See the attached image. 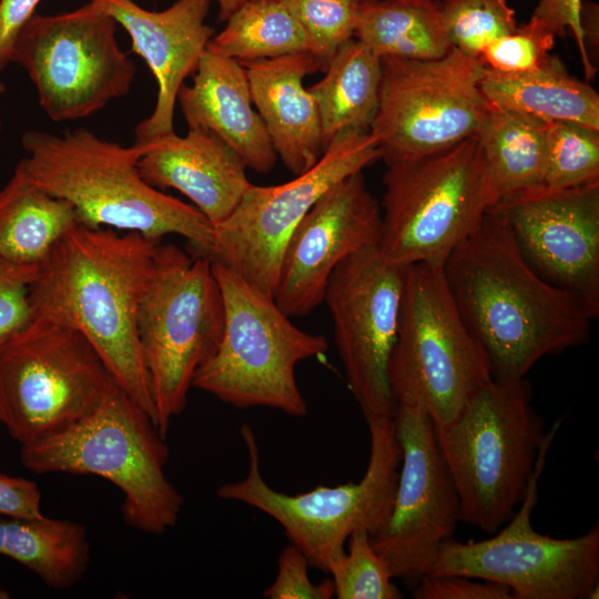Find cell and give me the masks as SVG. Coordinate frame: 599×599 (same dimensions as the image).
<instances>
[{
    "instance_id": "6da1fadb",
    "label": "cell",
    "mask_w": 599,
    "mask_h": 599,
    "mask_svg": "<svg viewBox=\"0 0 599 599\" xmlns=\"http://www.w3.org/2000/svg\"><path fill=\"white\" fill-rule=\"evenodd\" d=\"M444 273L494 378H525L540 358L588 341L595 318L587 307L532 268L493 211L448 256Z\"/></svg>"
},
{
    "instance_id": "7a4b0ae2",
    "label": "cell",
    "mask_w": 599,
    "mask_h": 599,
    "mask_svg": "<svg viewBox=\"0 0 599 599\" xmlns=\"http://www.w3.org/2000/svg\"><path fill=\"white\" fill-rule=\"evenodd\" d=\"M159 243L136 232L119 234L78 222L40 265L30 287L33 317L81 333L114 382L154 424L138 315Z\"/></svg>"
},
{
    "instance_id": "3957f363",
    "label": "cell",
    "mask_w": 599,
    "mask_h": 599,
    "mask_svg": "<svg viewBox=\"0 0 599 599\" xmlns=\"http://www.w3.org/2000/svg\"><path fill=\"white\" fill-rule=\"evenodd\" d=\"M30 179L69 202L78 222L93 229L136 232L154 242L185 237L210 260L214 225L196 209L149 184L139 170L150 143L124 146L85 128L63 134L29 130L21 136Z\"/></svg>"
},
{
    "instance_id": "277c9868",
    "label": "cell",
    "mask_w": 599,
    "mask_h": 599,
    "mask_svg": "<svg viewBox=\"0 0 599 599\" xmlns=\"http://www.w3.org/2000/svg\"><path fill=\"white\" fill-rule=\"evenodd\" d=\"M169 447L148 413L112 379L95 408L68 429L21 446L34 474L95 475L123 494L124 522L162 535L179 520L184 498L164 473Z\"/></svg>"
},
{
    "instance_id": "5b68a950",
    "label": "cell",
    "mask_w": 599,
    "mask_h": 599,
    "mask_svg": "<svg viewBox=\"0 0 599 599\" xmlns=\"http://www.w3.org/2000/svg\"><path fill=\"white\" fill-rule=\"evenodd\" d=\"M525 378H494L435 438L457 493L460 521L487 534L524 500L545 439Z\"/></svg>"
},
{
    "instance_id": "8992f818",
    "label": "cell",
    "mask_w": 599,
    "mask_h": 599,
    "mask_svg": "<svg viewBox=\"0 0 599 599\" xmlns=\"http://www.w3.org/2000/svg\"><path fill=\"white\" fill-rule=\"evenodd\" d=\"M224 303V327L214 354L196 370L192 387L236 408L267 407L290 416L307 413L295 378L304 359L324 356L323 335L296 327L273 297L226 266L212 262Z\"/></svg>"
},
{
    "instance_id": "52a82bcc",
    "label": "cell",
    "mask_w": 599,
    "mask_h": 599,
    "mask_svg": "<svg viewBox=\"0 0 599 599\" xmlns=\"http://www.w3.org/2000/svg\"><path fill=\"white\" fill-rule=\"evenodd\" d=\"M369 458L358 483L317 486L287 495L272 488L263 478L256 436L250 425L241 427L248 453L244 478L219 487L221 499L235 500L261 510L284 529L291 544L307 558L311 567L328 572L344 551L353 531L364 528L369 536L386 524L395 497L402 448L393 417H369Z\"/></svg>"
},
{
    "instance_id": "ba28073f",
    "label": "cell",
    "mask_w": 599,
    "mask_h": 599,
    "mask_svg": "<svg viewBox=\"0 0 599 599\" xmlns=\"http://www.w3.org/2000/svg\"><path fill=\"white\" fill-rule=\"evenodd\" d=\"M491 379L486 354L450 294L444 264L407 266L388 364L396 406L422 409L435 426L444 425Z\"/></svg>"
},
{
    "instance_id": "9c48e42d",
    "label": "cell",
    "mask_w": 599,
    "mask_h": 599,
    "mask_svg": "<svg viewBox=\"0 0 599 599\" xmlns=\"http://www.w3.org/2000/svg\"><path fill=\"white\" fill-rule=\"evenodd\" d=\"M386 166L377 248L389 264H444L493 206L476 136Z\"/></svg>"
},
{
    "instance_id": "30bf717a",
    "label": "cell",
    "mask_w": 599,
    "mask_h": 599,
    "mask_svg": "<svg viewBox=\"0 0 599 599\" xmlns=\"http://www.w3.org/2000/svg\"><path fill=\"white\" fill-rule=\"evenodd\" d=\"M224 303L205 256L191 258L173 244L156 245L151 278L141 300L138 335L164 438L185 408L193 377L216 351Z\"/></svg>"
},
{
    "instance_id": "8fae6325",
    "label": "cell",
    "mask_w": 599,
    "mask_h": 599,
    "mask_svg": "<svg viewBox=\"0 0 599 599\" xmlns=\"http://www.w3.org/2000/svg\"><path fill=\"white\" fill-rule=\"evenodd\" d=\"M113 378L78 331L33 319L0 349V423L21 446L91 413Z\"/></svg>"
},
{
    "instance_id": "7c38bea8",
    "label": "cell",
    "mask_w": 599,
    "mask_h": 599,
    "mask_svg": "<svg viewBox=\"0 0 599 599\" xmlns=\"http://www.w3.org/2000/svg\"><path fill=\"white\" fill-rule=\"evenodd\" d=\"M559 425L557 420L546 433L524 500L507 525L485 540H445L426 575L499 582L510 588L512 599L596 598L599 525L579 537L565 539L541 535L531 525L539 478Z\"/></svg>"
},
{
    "instance_id": "4fadbf2b",
    "label": "cell",
    "mask_w": 599,
    "mask_h": 599,
    "mask_svg": "<svg viewBox=\"0 0 599 599\" xmlns=\"http://www.w3.org/2000/svg\"><path fill=\"white\" fill-rule=\"evenodd\" d=\"M116 21L95 3L34 14L20 31L12 63L32 81L54 122L90 116L130 93L136 68L116 41Z\"/></svg>"
},
{
    "instance_id": "5bb4252c",
    "label": "cell",
    "mask_w": 599,
    "mask_h": 599,
    "mask_svg": "<svg viewBox=\"0 0 599 599\" xmlns=\"http://www.w3.org/2000/svg\"><path fill=\"white\" fill-rule=\"evenodd\" d=\"M369 129L385 163L423 156L475 136L488 110L486 67L455 48L432 60L382 57Z\"/></svg>"
},
{
    "instance_id": "9a60e30c",
    "label": "cell",
    "mask_w": 599,
    "mask_h": 599,
    "mask_svg": "<svg viewBox=\"0 0 599 599\" xmlns=\"http://www.w3.org/2000/svg\"><path fill=\"white\" fill-rule=\"evenodd\" d=\"M378 159L380 150L369 131L349 130L334 136L318 161L293 180L252 183L234 211L214 225L210 261L273 297L285 245L302 219L333 185Z\"/></svg>"
},
{
    "instance_id": "2e32d148",
    "label": "cell",
    "mask_w": 599,
    "mask_h": 599,
    "mask_svg": "<svg viewBox=\"0 0 599 599\" xmlns=\"http://www.w3.org/2000/svg\"><path fill=\"white\" fill-rule=\"evenodd\" d=\"M405 268L386 262L377 245L337 265L324 296L347 384L365 419L394 417L388 364L396 342Z\"/></svg>"
},
{
    "instance_id": "e0dca14e",
    "label": "cell",
    "mask_w": 599,
    "mask_h": 599,
    "mask_svg": "<svg viewBox=\"0 0 599 599\" xmlns=\"http://www.w3.org/2000/svg\"><path fill=\"white\" fill-rule=\"evenodd\" d=\"M393 418L402 448L398 480L389 517L369 539L393 578L416 585L454 535L459 501L428 414L397 406Z\"/></svg>"
},
{
    "instance_id": "ac0fdd59",
    "label": "cell",
    "mask_w": 599,
    "mask_h": 599,
    "mask_svg": "<svg viewBox=\"0 0 599 599\" xmlns=\"http://www.w3.org/2000/svg\"><path fill=\"white\" fill-rule=\"evenodd\" d=\"M489 211L508 225L524 257L545 280L599 315V181L562 190L536 187Z\"/></svg>"
},
{
    "instance_id": "d6986e66",
    "label": "cell",
    "mask_w": 599,
    "mask_h": 599,
    "mask_svg": "<svg viewBox=\"0 0 599 599\" xmlns=\"http://www.w3.org/2000/svg\"><path fill=\"white\" fill-rule=\"evenodd\" d=\"M382 213L363 171L327 190L290 236L273 300L287 316H305L323 301L333 271L378 244Z\"/></svg>"
},
{
    "instance_id": "ffe728a7",
    "label": "cell",
    "mask_w": 599,
    "mask_h": 599,
    "mask_svg": "<svg viewBox=\"0 0 599 599\" xmlns=\"http://www.w3.org/2000/svg\"><path fill=\"white\" fill-rule=\"evenodd\" d=\"M130 35L132 51L150 68L158 85L152 113L135 128V142L148 143L174 132L177 94L207 50L214 29L206 23L211 0H176L151 11L133 0H90Z\"/></svg>"
},
{
    "instance_id": "44dd1931",
    "label": "cell",
    "mask_w": 599,
    "mask_h": 599,
    "mask_svg": "<svg viewBox=\"0 0 599 599\" xmlns=\"http://www.w3.org/2000/svg\"><path fill=\"white\" fill-rule=\"evenodd\" d=\"M140 159L142 177L152 186L184 194L213 224L224 221L252 182L242 158L215 133L192 128L148 142Z\"/></svg>"
},
{
    "instance_id": "7402d4cb",
    "label": "cell",
    "mask_w": 599,
    "mask_h": 599,
    "mask_svg": "<svg viewBox=\"0 0 599 599\" xmlns=\"http://www.w3.org/2000/svg\"><path fill=\"white\" fill-rule=\"evenodd\" d=\"M241 64L276 155L295 175L307 171L324 145L317 105L304 78L324 70L323 64L309 52Z\"/></svg>"
},
{
    "instance_id": "603a6c76",
    "label": "cell",
    "mask_w": 599,
    "mask_h": 599,
    "mask_svg": "<svg viewBox=\"0 0 599 599\" xmlns=\"http://www.w3.org/2000/svg\"><path fill=\"white\" fill-rule=\"evenodd\" d=\"M177 102L189 129L215 133L248 169L268 173L274 167L277 155L253 108L246 71L238 61L206 50L192 84L180 89Z\"/></svg>"
},
{
    "instance_id": "cb8c5ba5",
    "label": "cell",
    "mask_w": 599,
    "mask_h": 599,
    "mask_svg": "<svg viewBox=\"0 0 599 599\" xmlns=\"http://www.w3.org/2000/svg\"><path fill=\"white\" fill-rule=\"evenodd\" d=\"M480 90L489 103L505 109L546 122L570 121L599 129L597 91L572 77L562 61L550 53L535 69L525 72L486 68Z\"/></svg>"
},
{
    "instance_id": "d4e9b609",
    "label": "cell",
    "mask_w": 599,
    "mask_h": 599,
    "mask_svg": "<svg viewBox=\"0 0 599 599\" xmlns=\"http://www.w3.org/2000/svg\"><path fill=\"white\" fill-rule=\"evenodd\" d=\"M547 123L526 113L488 104L475 136L481 149L493 206L514 194L542 185L547 165Z\"/></svg>"
},
{
    "instance_id": "484cf974",
    "label": "cell",
    "mask_w": 599,
    "mask_h": 599,
    "mask_svg": "<svg viewBox=\"0 0 599 599\" xmlns=\"http://www.w3.org/2000/svg\"><path fill=\"white\" fill-rule=\"evenodd\" d=\"M77 223L73 206L38 186L21 160L0 189V260L41 265Z\"/></svg>"
},
{
    "instance_id": "4316f807",
    "label": "cell",
    "mask_w": 599,
    "mask_h": 599,
    "mask_svg": "<svg viewBox=\"0 0 599 599\" xmlns=\"http://www.w3.org/2000/svg\"><path fill=\"white\" fill-rule=\"evenodd\" d=\"M324 70L325 75L308 90L325 148L342 132L369 131L378 108L380 58L354 37L336 50Z\"/></svg>"
},
{
    "instance_id": "83f0119b",
    "label": "cell",
    "mask_w": 599,
    "mask_h": 599,
    "mask_svg": "<svg viewBox=\"0 0 599 599\" xmlns=\"http://www.w3.org/2000/svg\"><path fill=\"white\" fill-rule=\"evenodd\" d=\"M90 551L87 528L80 522L0 517V555L34 572L49 588L75 586L88 570Z\"/></svg>"
},
{
    "instance_id": "f1b7e54d",
    "label": "cell",
    "mask_w": 599,
    "mask_h": 599,
    "mask_svg": "<svg viewBox=\"0 0 599 599\" xmlns=\"http://www.w3.org/2000/svg\"><path fill=\"white\" fill-rule=\"evenodd\" d=\"M355 38L379 58L432 60L453 48L434 0L359 2Z\"/></svg>"
},
{
    "instance_id": "f546056e",
    "label": "cell",
    "mask_w": 599,
    "mask_h": 599,
    "mask_svg": "<svg viewBox=\"0 0 599 599\" xmlns=\"http://www.w3.org/2000/svg\"><path fill=\"white\" fill-rule=\"evenodd\" d=\"M214 34L207 51L240 63L308 52L300 24L283 0H245Z\"/></svg>"
},
{
    "instance_id": "4dcf8cb0",
    "label": "cell",
    "mask_w": 599,
    "mask_h": 599,
    "mask_svg": "<svg viewBox=\"0 0 599 599\" xmlns=\"http://www.w3.org/2000/svg\"><path fill=\"white\" fill-rule=\"evenodd\" d=\"M599 181V129L570 121L547 123L541 187L562 190Z\"/></svg>"
},
{
    "instance_id": "1f68e13d",
    "label": "cell",
    "mask_w": 599,
    "mask_h": 599,
    "mask_svg": "<svg viewBox=\"0 0 599 599\" xmlns=\"http://www.w3.org/2000/svg\"><path fill=\"white\" fill-rule=\"evenodd\" d=\"M438 10L450 45L478 60L488 44L518 27L506 0H440Z\"/></svg>"
},
{
    "instance_id": "d6a6232c",
    "label": "cell",
    "mask_w": 599,
    "mask_h": 599,
    "mask_svg": "<svg viewBox=\"0 0 599 599\" xmlns=\"http://www.w3.org/2000/svg\"><path fill=\"white\" fill-rule=\"evenodd\" d=\"M348 549L329 566L337 599H399L385 560L372 546L369 532L359 528L347 539Z\"/></svg>"
},
{
    "instance_id": "836d02e7",
    "label": "cell",
    "mask_w": 599,
    "mask_h": 599,
    "mask_svg": "<svg viewBox=\"0 0 599 599\" xmlns=\"http://www.w3.org/2000/svg\"><path fill=\"white\" fill-rule=\"evenodd\" d=\"M303 30L308 52L324 67L355 37L358 0H283Z\"/></svg>"
},
{
    "instance_id": "e575fe53",
    "label": "cell",
    "mask_w": 599,
    "mask_h": 599,
    "mask_svg": "<svg viewBox=\"0 0 599 599\" xmlns=\"http://www.w3.org/2000/svg\"><path fill=\"white\" fill-rule=\"evenodd\" d=\"M555 35L534 20L518 26L515 31L488 44L479 61L500 72H525L535 69L550 53Z\"/></svg>"
},
{
    "instance_id": "d590c367",
    "label": "cell",
    "mask_w": 599,
    "mask_h": 599,
    "mask_svg": "<svg viewBox=\"0 0 599 599\" xmlns=\"http://www.w3.org/2000/svg\"><path fill=\"white\" fill-rule=\"evenodd\" d=\"M39 268L0 260V349L33 319L30 287Z\"/></svg>"
},
{
    "instance_id": "8d00e7d4",
    "label": "cell",
    "mask_w": 599,
    "mask_h": 599,
    "mask_svg": "<svg viewBox=\"0 0 599 599\" xmlns=\"http://www.w3.org/2000/svg\"><path fill=\"white\" fill-rule=\"evenodd\" d=\"M278 569L273 583L263 592L268 599H331L334 597L332 579L319 583L311 581L309 564L295 545L286 546L278 557Z\"/></svg>"
},
{
    "instance_id": "74e56055",
    "label": "cell",
    "mask_w": 599,
    "mask_h": 599,
    "mask_svg": "<svg viewBox=\"0 0 599 599\" xmlns=\"http://www.w3.org/2000/svg\"><path fill=\"white\" fill-rule=\"evenodd\" d=\"M415 599H512L509 587L489 580L474 581L464 576L425 575L415 585Z\"/></svg>"
},
{
    "instance_id": "f35d334b",
    "label": "cell",
    "mask_w": 599,
    "mask_h": 599,
    "mask_svg": "<svg viewBox=\"0 0 599 599\" xmlns=\"http://www.w3.org/2000/svg\"><path fill=\"white\" fill-rule=\"evenodd\" d=\"M581 0H539L530 19L547 28L555 37H562L570 30L580 53L587 80L596 74V67L589 59L587 38L581 23Z\"/></svg>"
},
{
    "instance_id": "ab89813d",
    "label": "cell",
    "mask_w": 599,
    "mask_h": 599,
    "mask_svg": "<svg viewBox=\"0 0 599 599\" xmlns=\"http://www.w3.org/2000/svg\"><path fill=\"white\" fill-rule=\"evenodd\" d=\"M41 491L38 485L23 477L0 473V517L34 519L41 511Z\"/></svg>"
},
{
    "instance_id": "60d3db41",
    "label": "cell",
    "mask_w": 599,
    "mask_h": 599,
    "mask_svg": "<svg viewBox=\"0 0 599 599\" xmlns=\"http://www.w3.org/2000/svg\"><path fill=\"white\" fill-rule=\"evenodd\" d=\"M41 0H0V71L12 63L16 40Z\"/></svg>"
},
{
    "instance_id": "b9f144b4",
    "label": "cell",
    "mask_w": 599,
    "mask_h": 599,
    "mask_svg": "<svg viewBox=\"0 0 599 599\" xmlns=\"http://www.w3.org/2000/svg\"><path fill=\"white\" fill-rule=\"evenodd\" d=\"M219 6V19H226L245 1V0H215Z\"/></svg>"
},
{
    "instance_id": "7bdbcfd3",
    "label": "cell",
    "mask_w": 599,
    "mask_h": 599,
    "mask_svg": "<svg viewBox=\"0 0 599 599\" xmlns=\"http://www.w3.org/2000/svg\"><path fill=\"white\" fill-rule=\"evenodd\" d=\"M4 92H6V85H4V83L0 80V97H1L2 94H4Z\"/></svg>"
},
{
    "instance_id": "ee69618b",
    "label": "cell",
    "mask_w": 599,
    "mask_h": 599,
    "mask_svg": "<svg viewBox=\"0 0 599 599\" xmlns=\"http://www.w3.org/2000/svg\"><path fill=\"white\" fill-rule=\"evenodd\" d=\"M0 598H9L6 591L0 590Z\"/></svg>"
},
{
    "instance_id": "f6af8a7d",
    "label": "cell",
    "mask_w": 599,
    "mask_h": 599,
    "mask_svg": "<svg viewBox=\"0 0 599 599\" xmlns=\"http://www.w3.org/2000/svg\"><path fill=\"white\" fill-rule=\"evenodd\" d=\"M1 132H2V122L0 120V135H1Z\"/></svg>"
},
{
    "instance_id": "bcb514c9",
    "label": "cell",
    "mask_w": 599,
    "mask_h": 599,
    "mask_svg": "<svg viewBox=\"0 0 599 599\" xmlns=\"http://www.w3.org/2000/svg\"><path fill=\"white\" fill-rule=\"evenodd\" d=\"M359 2H364V1H376V0H358Z\"/></svg>"
}]
</instances>
